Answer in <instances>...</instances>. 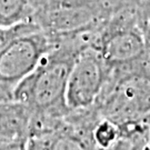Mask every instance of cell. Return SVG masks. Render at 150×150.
<instances>
[{"label":"cell","mask_w":150,"mask_h":150,"mask_svg":"<svg viewBox=\"0 0 150 150\" xmlns=\"http://www.w3.org/2000/svg\"><path fill=\"white\" fill-rule=\"evenodd\" d=\"M88 46L90 43L54 45L17 87L13 101L30 109L33 131L52 128L71 112L66 101L70 70L78 54Z\"/></svg>","instance_id":"6da1fadb"},{"label":"cell","mask_w":150,"mask_h":150,"mask_svg":"<svg viewBox=\"0 0 150 150\" xmlns=\"http://www.w3.org/2000/svg\"><path fill=\"white\" fill-rule=\"evenodd\" d=\"M109 69L132 68L145 61L148 45L138 6L123 11L101 31L95 45Z\"/></svg>","instance_id":"7a4b0ae2"},{"label":"cell","mask_w":150,"mask_h":150,"mask_svg":"<svg viewBox=\"0 0 150 150\" xmlns=\"http://www.w3.org/2000/svg\"><path fill=\"white\" fill-rule=\"evenodd\" d=\"M54 45L37 28L19 35L0 51V103L13 101L17 87Z\"/></svg>","instance_id":"3957f363"},{"label":"cell","mask_w":150,"mask_h":150,"mask_svg":"<svg viewBox=\"0 0 150 150\" xmlns=\"http://www.w3.org/2000/svg\"><path fill=\"white\" fill-rule=\"evenodd\" d=\"M107 64L92 46L78 54L70 70L66 101L70 111H79L92 106L105 86Z\"/></svg>","instance_id":"277c9868"},{"label":"cell","mask_w":150,"mask_h":150,"mask_svg":"<svg viewBox=\"0 0 150 150\" xmlns=\"http://www.w3.org/2000/svg\"><path fill=\"white\" fill-rule=\"evenodd\" d=\"M32 112L19 102L0 103V146L27 142L31 136Z\"/></svg>","instance_id":"5b68a950"},{"label":"cell","mask_w":150,"mask_h":150,"mask_svg":"<svg viewBox=\"0 0 150 150\" xmlns=\"http://www.w3.org/2000/svg\"><path fill=\"white\" fill-rule=\"evenodd\" d=\"M27 150H93L92 144L66 122L54 129L32 134Z\"/></svg>","instance_id":"8992f818"},{"label":"cell","mask_w":150,"mask_h":150,"mask_svg":"<svg viewBox=\"0 0 150 150\" xmlns=\"http://www.w3.org/2000/svg\"><path fill=\"white\" fill-rule=\"evenodd\" d=\"M92 144L97 146L100 150H107L111 148L120 138L121 131L118 125L111 119H105L97 123L91 132Z\"/></svg>","instance_id":"52a82bcc"},{"label":"cell","mask_w":150,"mask_h":150,"mask_svg":"<svg viewBox=\"0 0 150 150\" xmlns=\"http://www.w3.org/2000/svg\"><path fill=\"white\" fill-rule=\"evenodd\" d=\"M27 0H0V27H12L23 22Z\"/></svg>","instance_id":"ba28073f"},{"label":"cell","mask_w":150,"mask_h":150,"mask_svg":"<svg viewBox=\"0 0 150 150\" xmlns=\"http://www.w3.org/2000/svg\"><path fill=\"white\" fill-rule=\"evenodd\" d=\"M138 12H139L140 23L142 26L145 32L148 50L150 49V0H146L138 6Z\"/></svg>","instance_id":"9c48e42d"},{"label":"cell","mask_w":150,"mask_h":150,"mask_svg":"<svg viewBox=\"0 0 150 150\" xmlns=\"http://www.w3.org/2000/svg\"><path fill=\"white\" fill-rule=\"evenodd\" d=\"M28 141L27 142H18L12 145L0 146V150H27Z\"/></svg>","instance_id":"30bf717a"},{"label":"cell","mask_w":150,"mask_h":150,"mask_svg":"<svg viewBox=\"0 0 150 150\" xmlns=\"http://www.w3.org/2000/svg\"><path fill=\"white\" fill-rule=\"evenodd\" d=\"M144 150H150V141H148L147 145L144 147Z\"/></svg>","instance_id":"8fae6325"}]
</instances>
